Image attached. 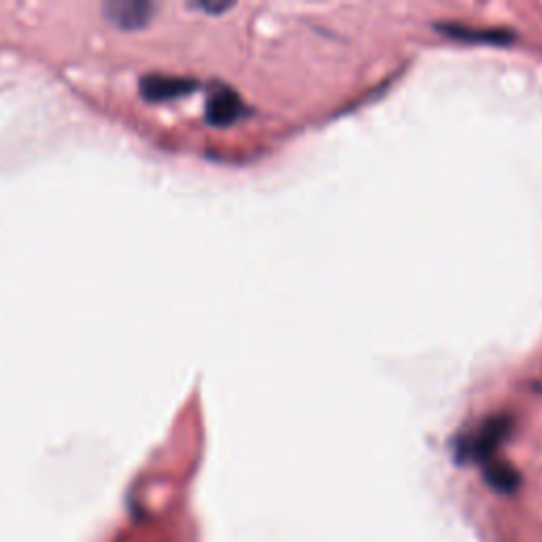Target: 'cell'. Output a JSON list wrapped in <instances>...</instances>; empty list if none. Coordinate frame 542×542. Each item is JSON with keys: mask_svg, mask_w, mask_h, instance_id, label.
<instances>
[{"mask_svg": "<svg viewBox=\"0 0 542 542\" xmlns=\"http://www.w3.org/2000/svg\"><path fill=\"white\" fill-rule=\"evenodd\" d=\"M513 428V420L509 415H494L487 418L475 432L458 443L456 456L464 462H492L500 445L509 439Z\"/></svg>", "mask_w": 542, "mask_h": 542, "instance_id": "obj_1", "label": "cell"}, {"mask_svg": "<svg viewBox=\"0 0 542 542\" xmlns=\"http://www.w3.org/2000/svg\"><path fill=\"white\" fill-rule=\"evenodd\" d=\"M244 113H246V106L242 98L238 96V92H233L231 87L219 85V87H214V92L208 96L206 119L212 125L225 128V125L236 123Z\"/></svg>", "mask_w": 542, "mask_h": 542, "instance_id": "obj_2", "label": "cell"}, {"mask_svg": "<svg viewBox=\"0 0 542 542\" xmlns=\"http://www.w3.org/2000/svg\"><path fill=\"white\" fill-rule=\"evenodd\" d=\"M108 20L123 30L144 28L155 15V5L149 0H111L104 5Z\"/></svg>", "mask_w": 542, "mask_h": 542, "instance_id": "obj_3", "label": "cell"}, {"mask_svg": "<svg viewBox=\"0 0 542 542\" xmlns=\"http://www.w3.org/2000/svg\"><path fill=\"white\" fill-rule=\"evenodd\" d=\"M197 87L195 79L187 77H170V75H149L140 81L142 96L151 102L176 100L191 94Z\"/></svg>", "mask_w": 542, "mask_h": 542, "instance_id": "obj_4", "label": "cell"}, {"mask_svg": "<svg viewBox=\"0 0 542 542\" xmlns=\"http://www.w3.org/2000/svg\"><path fill=\"white\" fill-rule=\"evenodd\" d=\"M485 479L496 492L500 494H513L519 487V473L507 462L492 460L485 464Z\"/></svg>", "mask_w": 542, "mask_h": 542, "instance_id": "obj_5", "label": "cell"}, {"mask_svg": "<svg viewBox=\"0 0 542 542\" xmlns=\"http://www.w3.org/2000/svg\"><path fill=\"white\" fill-rule=\"evenodd\" d=\"M439 30H443L447 36H454V39L460 41H483V43H507L513 39V32L507 30H475L471 26H456V24H447V26H439Z\"/></svg>", "mask_w": 542, "mask_h": 542, "instance_id": "obj_6", "label": "cell"}]
</instances>
